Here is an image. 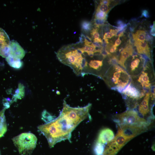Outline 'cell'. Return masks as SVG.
I'll return each instance as SVG.
<instances>
[{"mask_svg":"<svg viewBox=\"0 0 155 155\" xmlns=\"http://www.w3.org/2000/svg\"><path fill=\"white\" fill-rule=\"evenodd\" d=\"M91 104L81 107H72L64 101L59 116L51 121L39 126V130L46 138L50 147L65 140L71 142V133L82 121L90 116Z\"/></svg>","mask_w":155,"mask_h":155,"instance_id":"obj_1","label":"cell"},{"mask_svg":"<svg viewBox=\"0 0 155 155\" xmlns=\"http://www.w3.org/2000/svg\"><path fill=\"white\" fill-rule=\"evenodd\" d=\"M59 60L62 63L70 67L78 75H83L88 63L85 58L79 53L77 49L72 45L64 46L57 53Z\"/></svg>","mask_w":155,"mask_h":155,"instance_id":"obj_2","label":"cell"},{"mask_svg":"<svg viewBox=\"0 0 155 155\" xmlns=\"http://www.w3.org/2000/svg\"><path fill=\"white\" fill-rule=\"evenodd\" d=\"M13 141L20 153L24 155L30 153L35 148L37 138L32 133H24L13 137Z\"/></svg>","mask_w":155,"mask_h":155,"instance_id":"obj_3","label":"cell"},{"mask_svg":"<svg viewBox=\"0 0 155 155\" xmlns=\"http://www.w3.org/2000/svg\"><path fill=\"white\" fill-rule=\"evenodd\" d=\"M114 121L118 125H134L147 127L148 124L146 119L140 117L138 113L133 110H127L117 115Z\"/></svg>","mask_w":155,"mask_h":155,"instance_id":"obj_4","label":"cell"},{"mask_svg":"<svg viewBox=\"0 0 155 155\" xmlns=\"http://www.w3.org/2000/svg\"><path fill=\"white\" fill-rule=\"evenodd\" d=\"M118 129L125 136L131 140L147 130V127L134 125H118Z\"/></svg>","mask_w":155,"mask_h":155,"instance_id":"obj_5","label":"cell"},{"mask_svg":"<svg viewBox=\"0 0 155 155\" xmlns=\"http://www.w3.org/2000/svg\"><path fill=\"white\" fill-rule=\"evenodd\" d=\"M9 47V55L20 60L25 56V52L24 50L16 41L12 40L10 41Z\"/></svg>","mask_w":155,"mask_h":155,"instance_id":"obj_6","label":"cell"},{"mask_svg":"<svg viewBox=\"0 0 155 155\" xmlns=\"http://www.w3.org/2000/svg\"><path fill=\"white\" fill-rule=\"evenodd\" d=\"M115 137L113 131L108 128L102 129L99 132L97 142L105 144L111 141Z\"/></svg>","mask_w":155,"mask_h":155,"instance_id":"obj_7","label":"cell"},{"mask_svg":"<svg viewBox=\"0 0 155 155\" xmlns=\"http://www.w3.org/2000/svg\"><path fill=\"white\" fill-rule=\"evenodd\" d=\"M134 52L133 45L128 43L125 48L121 52L118 63L124 68H126L124 64L125 62L129 57L133 55Z\"/></svg>","mask_w":155,"mask_h":155,"instance_id":"obj_8","label":"cell"},{"mask_svg":"<svg viewBox=\"0 0 155 155\" xmlns=\"http://www.w3.org/2000/svg\"><path fill=\"white\" fill-rule=\"evenodd\" d=\"M105 145L102 155H116L122 148L114 139Z\"/></svg>","mask_w":155,"mask_h":155,"instance_id":"obj_9","label":"cell"},{"mask_svg":"<svg viewBox=\"0 0 155 155\" xmlns=\"http://www.w3.org/2000/svg\"><path fill=\"white\" fill-rule=\"evenodd\" d=\"M134 45L136 47L138 53L144 54L150 58V48L146 42L145 41H135Z\"/></svg>","mask_w":155,"mask_h":155,"instance_id":"obj_10","label":"cell"},{"mask_svg":"<svg viewBox=\"0 0 155 155\" xmlns=\"http://www.w3.org/2000/svg\"><path fill=\"white\" fill-rule=\"evenodd\" d=\"M122 93L130 98L133 99L141 98L139 91L130 83L123 91Z\"/></svg>","mask_w":155,"mask_h":155,"instance_id":"obj_11","label":"cell"},{"mask_svg":"<svg viewBox=\"0 0 155 155\" xmlns=\"http://www.w3.org/2000/svg\"><path fill=\"white\" fill-rule=\"evenodd\" d=\"M6 60L9 65L13 68L20 69L22 66L23 63L20 59L13 57L10 55L6 58Z\"/></svg>","mask_w":155,"mask_h":155,"instance_id":"obj_12","label":"cell"},{"mask_svg":"<svg viewBox=\"0 0 155 155\" xmlns=\"http://www.w3.org/2000/svg\"><path fill=\"white\" fill-rule=\"evenodd\" d=\"M117 143L122 148L131 139L125 136L119 129L113 138Z\"/></svg>","mask_w":155,"mask_h":155,"instance_id":"obj_13","label":"cell"},{"mask_svg":"<svg viewBox=\"0 0 155 155\" xmlns=\"http://www.w3.org/2000/svg\"><path fill=\"white\" fill-rule=\"evenodd\" d=\"M10 42L9 37L7 33L0 28V48L9 46Z\"/></svg>","mask_w":155,"mask_h":155,"instance_id":"obj_14","label":"cell"},{"mask_svg":"<svg viewBox=\"0 0 155 155\" xmlns=\"http://www.w3.org/2000/svg\"><path fill=\"white\" fill-rule=\"evenodd\" d=\"M5 108L0 112V137L3 136L7 130L4 112Z\"/></svg>","mask_w":155,"mask_h":155,"instance_id":"obj_15","label":"cell"},{"mask_svg":"<svg viewBox=\"0 0 155 155\" xmlns=\"http://www.w3.org/2000/svg\"><path fill=\"white\" fill-rule=\"evenodd\" d=\"M138 81L143 88H150L151 84L150 83L149 78L147 73L142 71L139 77Z\"/></svg>","mask_w":155,"mask_h":155,"instance_id":"obj_16","label":"cell"},{"mask_svg":"<svg viewBox=\"0 0 155 155\" xmlns=\"http://www.w3.org/2000/svg\"><path fill=\"white\" fill-rule=\"evenodd\" d=\"M132 35L135 41H144L145 40L146 32L144 30H138L135 33L132 34Z\"/></svg>","mask_w":155,"mask_h":155,"instance_id":"obj_17","label":"cell"},{"mask_svg":"<svg viewBox=\"0 0 155 155\" xmlns=\"http://www.w3.org/2000/svg\"><path fill=\"white\" fill-rule=\"evenodd\" d=\"M16 91V94L13 96L14 101L23 98L24 95V89L23 85L20 83L19 84L18 88Z\"/></svg>","mask_w":155,"mask_h":155,"instance_id":"obj_18","label":"cell"},{"mask_svg":"<svg viewBox=\"0 0 155 155\" xmlns=\"http://www.w3.org/2000/svg\"><path fill=\"white\" fill-rule=\"evenodd\" d=\"M88 65L90 68L95 70H98L102 66L103 61L92 60L90 62Z\"/></svg>","mask_w":155,"mask_h":155,"instance_id":"obj_19","label":"cell"},{"mask_svg":"<svg viewBox=\"0 0 155 155\" xmlns=\"http://www.w3.org/2000/svg\"><path fill=\"white\" fill-rule=\"evenodd\" d=\"M105 146L104 144L96 142L94 148L96 155H102Z\"/></svg>","mask_w":155,"mask_h":155,"instance_id":"obj_20","label":"cell"},{"mask_svg":"<svg viewBox=\"0 0 155 155\" xmlns=\"http://www.w3.org/2000/svg\"><path fill=\"white\" fill-rule=\"evenodd\" d=\"M81 27L82 30L84 32L88 33L91 31L92 26L91 22L84 20L81 23Z\"/></svg>","mask_w":155,"mask_h":155,"instance_id":"obj_21","label":"cell"},{"mask_svg":"<svg viewBox=\"0 0 155 155\" xmlns=\"http://www.w3.org/2000/svg\"><path fill=\"white\" fill-rule=\"evenodd\" d=\"M55 118L54 116L51 115L46 110H44L42 113V119L46 123L51 121Z\"/></svg>","mask_w":155,"mask_h":155,"instance_id":"obj_22","label":"cell"},{"mask_svg":"<svg viewBox=\"0 0 155 155\" xmlns=\"http://www.w3.org/2000/svg\"><path fill=\"white\" fill-rule=\"evenodd\" d=\"M107 18V14L99 10L97 7L94 15V18L105 20Z\"/></svg>","mask_w":155,"mask_h":155,"instance_id":"obj_23","label":"cell"},{"mask_svg":"<svg viewBox=\"0 0 155 155\" xmlns=\"http://www.w3.org/2000/svg\"><path fill=\"white\" fill-rule=\"evenodd\" d=\"M10 53V49L9 46L0 48V55L2 57L6 58Z\"/></svg>","mask_w":155,"mask_h":155,"instance_id":"obj_24","label":"cell"},{"mask_svg":"<svg viewBox=\"0 0 155 155\" xmlns=\"http://www.w3.org/2000/svg\"><path fill=\"white\" fill-rule=\"evenodd\" d=\"M139 111L140 114L143 116L146 115L149 111V104L139 106Z\"/></svg>","mask_w":155,"mask_h":155,"instance_id":"obj_25","label":"cell"},{"mask_svg":"<svg viewBox=\"0 0 155 155\" xmlns=\"http://www.w3.org/2000/svg\"><path fill=\"white\" fill-rule=\"evenodd\" d=\"M140 62V59L138 58H136L131 62L130 68L131 71H134L138 67Z\"/></svg>","mask_w":155,"mask_h":155,"instance_id":"obj_26","label":"cell"},{"mask_svg":"<svg viewBox=\"0 0 155 155\" xmlns=\"http://www.w3.org/2000/svg\"><path fill=\"white\" fill-rule=\"evenodd\" d=\"M105 21L104 20L94 18V24L96 28H98L100 26L103 25L104 24Z\"/></svg>","mask_w":155,"mask_h":155,"instance_id":"obj_27","label":"cell"},{"mask_svg":"<svg viewBox=\"0 0 155 155\" xmlns=\"http://www.w3.org/2000/svg\"><path fill=\"white\" fill-rule=\"evenodd\" d=\"M101 11L107 13L109 10L108 6L104 4L99 3L97 7Z\"/></svg>","mask_w":155,"mask_h":155,"instance_id":"obj_28","label":"cell"},{"mask_svg":"<svg viewBox=\"0 0 155 155\" xmlns=\"http://www.w3.org/2000/svg\"><path fill=\"white\" fill-rule=\"evenodd\" d=\"M150 93H148L146 94L143 100L140 104L139 106H143L149 104V101L150 97Z\"/></svg>","mask_w":155,"mask_h":155,"instance_id":"obj_29","label":"cell"},{"mask_svg":"<svg viewBox=\"0 0 155 155\" xmlns=\"http://www.w3.org/2000/svg\"><path fill=\"white\" fill-rule=\"evenodd\" d=\"M98 28H94L91 31V35L94 39L100 38V35L98 32Z\"/></svg>","mask_w":155,"mask_h":155,"instance_id":"obj_30","label":"cell"},{"mask_svg":"<svg viewBox=\"0 0 155 155\" xmlns=\"http://www.w3.org/2000/svg\"><path fill=\"white\" fill-rule=\"evenodd\" d=\"M84 45L88 46L92 43L91 38L88 36H85L84 41Z\"/></svg>","mask_w":155,"mask_h":155,"instance_id":"obj_31","label":"cell"},{"mask_svg":"<svg viewBox=\"0 0 155 155\" xmlns=\"http://www.w3.org/2000/svg\"><path fill=\"white\" fill-rule=\"evenodd\" d=\"M118 60L117 58L115 56H113L110 59L109 61V62L110 64L115 65L118 63Z\"/></svg>","mask_w":155,"mask_h":155,"instance_id":"obj_32","label":"cell"},{"mask_svg":"<svg viewBox=\"0 0 155 155\" xmlns=\"http://www.w3.org/2000/svg\"><path fill=\"white\" fill-rule=\"evenodd\" d=\"M145 40H146L151 43L153 40V37L147 32H146Z\"/></svg>","mask_w":155,"mask_h":155,"instance_id":"obj_33","label":"cell"},{"mask_svg":"<svg viewBox=\"0 0 155 155\" xmlns=\"http://www.w3.org/2000/svg\"><path fill=\"white\" fill-rule=\"evenodd\" d=\"M143 16L146 18H148L149 17V13L148 10L144 9L142 11L141 17Z\"/></svg>","mask_w":155,"mask_h":155,"instance_id":"obj_34","label":"cell"},{"mask_svg":"<svg viewBox=\"0 0 155 155\" xmlns=\"http://www.w3.org/2000/svg\"><path fill=\"white\" fill-rule=\"evenodd\" d=\"M113 36H114L113 34L110 32H109L105 33L103 38H105L107 39L111 38Z\"/></svg>","mask_w":155,"mask_h":155,"instance_id":"obj_35","label":"cell"},{"mask_svg":"<svg viewBox=\"0 0 155 155\" xmlns=\"http://www.w3.org/2000/svg\"><path fill=\"white\" fill-rule=\"evenodd\" d=\"M151 29L150 31V34L153 36H155V24L153 23L152 25L150 26Z\"/></svg>","mask_w":155,"mask_h":155,"instance_id":"obj_36","label":"cell"},{"mask_svg":"<svg viewBox=\"0 0 155 155\" xmlns=\"http://www.w3.org/2000/svg\"><path fill=\"white\" fill-rule=\"evenodd\" d=\"M111 3V1L108 0H102L100 1L99 3L104 4L109 6Z\"/></svg>","mask_w":155,"mask_h":155,"instance_id":"obj_37","label":"cell"},{"mask_svg":"<svg viewBox=\"0 0 155 155\" xmlns=\"http://www.w3.org/2000/svg\"><path fill=\"white\" fill-rule=\"evenodd\" d=\"M120 37H118L117 39L116 40L114 45L117 47L119 46L121 43V41L120 39Z\"/></svg>","mask_w":155,"mask_h":155,"instance_id":"obj_38","label":"cell"},{"mask_svg":"<svg viewBox=\"0 0 155 155\" xmlns=\"http://www.w3.org/2000/svg\"><path fill=\"white\" fill-rule=\"evenodd\" d=\"M91 44L94 46L96 48L97 47L101 49L102 47V46L99 43L97 42H94L92 43Z\"/></svg>","mask_w":155,"mask_h":155,"instance_id":"obj_39","label":"cell"},{"mask_svg":"<svg viewBox=\"0 0 155 155\" xmlns=\"http://www.w3.org/2000/svg\"><path fill=\"white\" fill-rule=\"evenodd\" d=\"M84 52L87 53L89 51V47L88 46L84 45V46L82 47Z\"/></svg>","mask_w":155,"mask_h":155,"instance_id":"obj_40","label":"cell"},{"mask_svg":"<svg viewBox=\"0 0 155 155\" xmlns=\"http://www.w3.org/2000/svg\"><path fill=\"white\" fill-rule=\"evenodd\" d=\"M94 42H96L98 43H100L101 44L102 43V40L100 38H98L94 39Z\"/></svg>","mask_w":155,"mask_h":155,"instance_id":"obj_41","label":"cell"},{"mask_svg":"<svg viewBox=\"0 0 155 155\" xmlns=\"http://www.w3.org/2000/svg\"><path fill=\"white\" fill-rule=\"evenodd\" d=\"M129 30L131 32H133L134 30V28L133 27H129Z\"/></svg>","mask_w":155,"mask_h":155,"instance_id":"obj_42","label":"cell"}]
</instances>
